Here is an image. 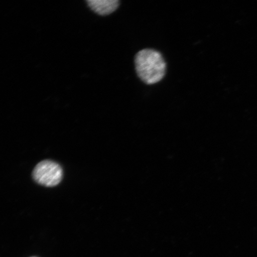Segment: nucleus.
Returning <instances> with one entry per match:
<instances>
[{
	"label": "nucleus",
	"instance_id": "obj_1",
	"mask_svg": "<svg viewBox=\"0 0 257 257\" xmlns=\"http://www.w3.org/2000/svg\"><path fill=\"white\" fill-rule=\"evenodd\" d=\"M135 65L138 77L147 85L158 83L165 77L166 63L162 54L152 49H144L135 57Z\"/></svg>",
	"mask_w": 257,
	"mask_h": 257
},
{
	"label": "nucleus",
	"instance_id": "obj_2",
	"mask_svg": "<svg viewBox=\"0 0 257 257\" xmlns=\"http://www.w3.org/2000/svg\"><path fill=\"white\" fill-rule=\"evenodd\" d=\"M33 178L41 185L53 187L59 185L62 181L63 170L59 164L50 160H44L35 167Z\"/></svg>",
	"mask_w": 257,
	"mask_h": 257
},
{
	"label": "nucleus",
	"instance_id": "obj_3",
	"mask_svg": "<svg viewBox=\"0 0 257 257\" xmlns=\"http://www.w3.org/2000/svg\"><path fill=\"white\" fill-rule=\"evenodd\" d=\"M86 2L92 11L101 16L111 14L116 11L120 4L118 0H88Z\"/></svg>",
	"mask_w": 257,
	"mask_h": 257
}]
</instances>
